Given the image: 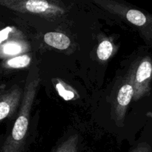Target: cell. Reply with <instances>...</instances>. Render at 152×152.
Instances as JSON below:
<instances>
[{
    "mask_svg": "<svg viewBox=\"0 0 152 152\" xmlns=\"http://www.w3.org/2000/svg\"><path fill=\"white\" fill-rule=\"evenodd\" d=\"M41 82L39 69L34 65L27 77L21 105L11 132L0 147V152H22L25 146L30 114Z\"/></svg>",
    "mask_w": 152,
    "mask_h": 152,
    "instance_id": "6da1fadb",
    "label": "cell"
},
{
    "mask_svg": "<svg viewBox=\"0 0 152 152\" xmlns=\"http://www.w3.org/2000/svg\"><path fill=\"white\" fill-rule=\"evenodd\" d=\"M109 14L134 27L148 44L152 43V15L125 0H87Z\"/></svg>",
    "mask_w": 152,
    "mask_h": 152,
    "instance_id": "7a4b0ae2",
    "label": "cell"
},
{
    "mask_svg": "<svg viewBox=\"0 0 152 152\" xmlns=\"http://www.w3.org/2000/svg\"><path fill=\"white\" fill-rule=\"evenodd\" d=\"M0 7L16 15L49 22L63 19L69 11L64 0H0Z\"/></svg>",
    "mask_w": 152,
    "mask_h": 152,
    "instance_id": "3957f363",
    "label": "cell"
},
{
    "mask_svg": "<svg viewBox=\"0 0 152 152\" xmlns=\"http://www.w3.org/2000/svg\"><path fill=\"white\" fill-rule=\"evenodd\" d=\"M134 83L133 100L138 101L150 92L152 79V61L149 56L144 57L132 73Z\"/></svg>",
    "mask_w": 152,
    "mask_h": 152,
    "instance_id": "277c9868",
    "label": "cell"
},
{
    "mask_svg": "<svg viewBox=\"0 0 152 152\" xmlns=\"http://www.w3.org/2000/svg\"><path fill=\"white\" fill-rule=\"evenodd\" d=\"M134 83L132 73L126 83L120 88L112 108V118L118 126H123L126 111L134 97Z\"/></svg>",
    "mask_w": 152,
    "mask_h": 152,
    "instance_id": "5b68a950",
    "label": "cell"
},
{
    "mask_svg": "<svg viewBox=\"0 0 152 152\" xmlns=\"http://www.w3.org/2000/svg\"><path fill=\"white\" fill-rule=\"evenodd\" d=\"M22 95L23 91L18 86L0 91V123L13 114L22 101Z\"/></svg>",
    "mask_w": 152,
    "mask_h": 152,
    "instance_id": "8992f818",
    "label": "cell"
},
{
    "mask_svg": "<svg viewBox=\"0 0 152 152\" xmlns=\"http://www.w3.org/2000/svg\"><path fill=\"white\" fill-rule=\"evenodd\" d=\"M31 49L29 43L23 39H13L0 45V59H6L25 54Z\"/></svg>",
    "mask_w": 152,
    "mask_h": 152,
    "instance_id": "52a82bcc",
    "label": "cell"
},
{
    "mask_svg": "<svg viewBox=\"0 0 152 152\" xmlns=\"http://www.w3.org/2000/svg\"><path fill=\"white\" fill-rule=\"evenodd\" d=\"M44 42L58 50H65L71 45V39L65 34L59 32H48L44 35Z\"/></svg>",
    "mask_w": 152,
    "mask_h": 152,
    "instance_id": "ba28073f",
    "label": "cell"
},
{
    "mask_svg": "<svg viewBox=\"0 0 152 152\" xmlns=\"http://www.w3.org/2000/svg\"><path fill=\"white\" fill-rule=\"evenodd\" d=\"M31 56L25 53V54L19 55V56L4 59L1 63V66L5 70L20 69V68L28 67L31 64Z\"/></svg>",
    "mask_w": 152,
    "mask_h": 152,
    "instance_id": "9c48e42d",
    "label": "cell"
},
{
    "mask_svg": "<svg viewBox=\"0 0 152 152\" xmlns=\"http://www.w3.org/2000/svg\"><path fill=\"white\" fill-rule=\"evenodd\" d=\"M23 39V34L14 26H7L0 29V45L13 39Z\"/></svg>",
    "mask_w": 152,
    "mask_h": 152,
    "instance_id": "30bf717a",
    "label": "cell"
},
{
    "mask_svg": "<svg viewBox=\"0 0 152 152\" xmlns=\"http://www.w3.org/2000/svg\"><path fill=\"white\" fill-rule=\"evenodd\" d=\"M79 136L73 134L59 144L54 152H78Z\"/></svg>",
    "mask_w": 152,
    "mask_h": 152,
    "instance_id": "8fae6325",
    "label": "cell"
},
{
    "mask_svg": "<svg viewBox=\"0 0 152 152\" xmlns=\"http://www.w3.org/2000/svg\"><path fill=\"white\" fill-rule=\"evenodd\" d=\"M114 50V45L111 41L105 39L99 44L96 50V54L101 61H106L111 56Z\"/></svg>",
    "mask_w": 152,
    "mask_h": 152,
    "instance_id": "7c38bea8",
    "label": "cell"
},
{
    "mask_svg": "<svg viewBox=\"0 0 152 152\" xmlns=\"http://www.w3.org/2000/svg\"><path fill=\"white\" fill-rule=\"evenodd\" d=\"M55 87L59 96H62L65 100H71V99H74L76 97V94H77L76 91L73 90L72 88L59 80H57V82L55 83Z\"/></svg>",
    "mask_w": 152,
    "mask_h": 152,
    "instance_id": "4fadbf2b",
    "label": "cell"
},
{
    "mask_svg": "<svg viewBox=\"0 0 152 152\" xmlns=\"http://www.w3.org/2000/svg\"><path fill=\"white\" fill-rule=\"evenodd\" d=\"M129 152H152V148L148 142H142L138 143Z\"/></svg>",
    "mask_w": 152,
    "mask_h": 152,
    "instance_id": "5bb4252c",
    "label": "cell"
},
{
    "mask_svg": "<svg viewBox=\"0 0 152 152\" xmlns=\"http://www.w3.org/2000/svg\"><path fill=\"white\" fill-rule=\"evenodd\" d=\"M71 1H73V2H77V1H79V0H71Z\"/></svg>",
    "mask_w": 152,
    "mask_h": 152,
    "instance_id": "9a60e30c",
    "label": "cell"
},
{
    "mask_svg": "<svg viewBox=\"0 0 152 152\" xmlns=\"http://www.w3.org/2000/svg\"><path fill=\"white\" fill-rule=\"evenodd\" d=\"M1 22H0V27H1Z\"/></svg>",
    "mask_w": 152,
    "mask_h": 152,
    "instance_id": "2e32d148",
    "label": "cell"
}]
</instances>
